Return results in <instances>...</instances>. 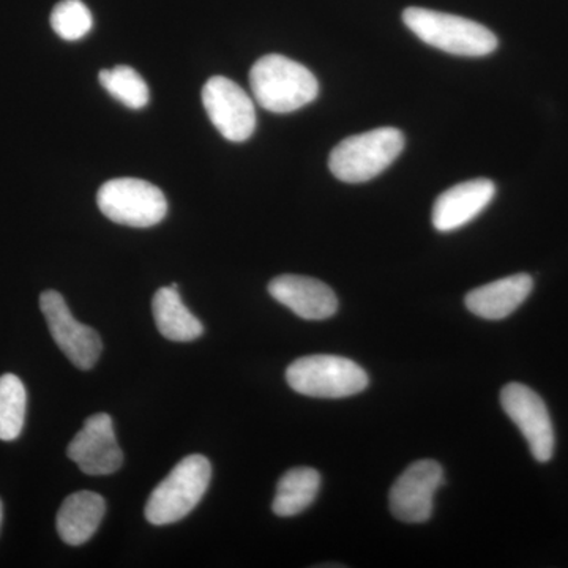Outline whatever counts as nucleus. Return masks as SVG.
Returning a JSON list of instances; mask_svg holds the SVG:
<instances>
[{"instance_id":"1","label":"nucleus","mask_w":568,"mask_h":568,"mask_svg":"<svg viewBox=\"0 0 568 568\" xmlns=\"http://www.w3.org/2000/svg\"><path fill=\"white\" fill-rule=\"evenodd\" d=\"M254 100L264 110L287 114L317 99L320 82L302 63L282 54L261 58L250 70Z\"/></svg>"},{"instance_id":"2","label":"nucleus","mask_w":568,"mask_h":568,"mask_svg":"<svg viewBox=\"0 0 568 568\" xmlns=\"http://www.w3.org/2000/svg\"><path fill=\"white\" fill-rule=\"evenodd\" d=\"M409 31L448 54L481 58L497 50V37L485 26L455 14L410 7L403 13Z\"/></svg>"},{"instance_id":"3","label":"nucleus","mask_w":568,"mask_h":568,"mask_svg":"<svg viewBox=\"0 0 568 568\" xmlns=\"http://www.w3.org/2000/svg\"><path fill=\"white\" fill-rule=\"evenodd\" d=\"M405 136L398 129L369 130L339 142L332 151L328 168L338 181L364 183L377 178L398 159Z\"/></svg>"},{"instance_id":"4","label":"nucleus","mask_w":568,"mask_h":568,"mask_svg":"<svg viewBox=\"0 0 568 568\" xmlns=\"http://www.w3.org/2000/svg\"><path fill=\"white\" fill-rule=\"evenodd\" d=\"M211 478V462L203 455L183 458L170 476L153 489L145 504V518L155 526L181 521L201 503Z\"/></svg>"},{"instance_id":"5","label":"nucleus","mask_w":568,"mask_h":568,"mask_svg":"<svg viewBox=\"0 0 568 568\" xmlns=\"http://www.w3.org/2000/svg\"><path fill=\"white\" fill-rule=\"evenodd\" d=\"M286 381L297 394L313 398H347L368 387V375L361 365L338 355H308L286 369Z\"/></svg>"},{"instance_id":"6","label":"nucleus","mask_w":568,"mask_h":568,"mask_svg":"<svg viewBox=\"0 0 568 568\" xmlns=\"http://www.w3.org/2000/svg\"><path fill=\"white\" fill-rule=\"evenodd\" d=\"M100 211L111 222L132 227H151L163 222L166 197L159 186L142 179H112L97 194Z\"/></svg>"},{"instance_id":"7","label":"nucleus","mask_w":568,"mask_h":568,"mask_svg":"<svg viewBox=\"0 0 568 568\" xmlns=\"http://www.w3.org/2000/svg\"><path fill=\"white\" fill-rule=\"evenodd\" d=\"M40 310L55 345L71 364L82 372L92 369L103 351L100 335L89 325L74 320L65 298L58 291H44L40 295Z\"/></svg>"},{"instance_id":"8","label":"nucleus","mask_w":568,"mask_h":568,"mask_svg":"<svg viewBox=\"0 0 568 568\" xmlns=\"http://www.w3.org/2000/svg\"><path fill=\"white\" fill-rule=\"evenodd\" d=\"M500 405L528 440L532 457L538 463L549 462L555 454V428L540 395L525 384L511 383L500 392Z\"/></svg>"},{"instance_id":"9","label":"nucleus","mask_w":568,"mask_h":568,"mask_svg":"<svg viewBox=\"0 0 568 568\" xmlns=\"http://www.w3.org/2000/svg\"><path fill=\"white\" fill-rule=\"evenodd\" d=\"M203 103L209 119L224 140L244 142L256 129V111L248 93L230 78L213 77L205 82Z\"/></svg>"},{"instance_id":"10","label":"nucleus","mask_w":568,"mask_h":568,"mask_svg":"<svg viewBox=\"0 0 568 568\" xmlns=\"http://www.w3.org/2000/svg\"><path fill=\"white\" fill-rule=\"evenodd\" d=\"M444 484V470L435 459L413 463L390 489V510L396 519L410 525L428 521L433 500Z\"/></svg>"},{"instance_id":"11","label":"nucleus","mask_w":568,"mask_h":568,"mask_svg":"<svg viewBox=\"0 0 568 568\" xmlns=\"http://www.w3.org/2000/svg\"><path fill=\"white\" fill-rule=\"evenodd\" d=\"M67 455L88 476H110L123 465V454L115 439L112 418L93 414L71 439Z\"/></svg>"},{"instance_id":"12","label":"nucleus","mask_w":568,"mask_h":568,"mask_svg":"<svg viewBox=\"0 0 568 568\" xmlns=\"http://www.w3.org/2000/svg\"><path fill=\"white\" fill-rule=\"evenodd\" d=\"M268 294L306 321L328 320L338 310V298L334 290L310 276H276L268 283Z\"/></svg>"},{"instance_id":"13","label":"nucleus","mask_w":568,"mask_h":568,"mask_svg":"<svg viewBox=\"0 0 568 568\" xmlns=\"http://www.w3.org/2000/svg\"><path fill=\"white\" fill-rule=\"evenodd\" d=\"M496 185L489 179H474L452 186L439 194L433 207V226L439 233H450L480 215L495 200Z\"/></svg>"},{"instance_id":"14","label":"nucleus","mask_w":568,"mask_h":568,"mask_svg":"<svg viewBox=\"0 0 568 568\" xmlns=\"http://www.w3.org/2000/svg\"><path fill=\"white\" fill-rule=\"evenodd\" d=\"M534 290L532 276L517 274L477 287L466 295L465 304L470 313L488 321L506 320Z\"/></svg>"},{"instance_id":"15","label":"nucleus","mask_w":568,"mask_h":568,"mask_svg":"<svg viewBox=\"0 0 568 568\" xmlns=\"http://www.w3.org/2000/svg\"><path fill=\"white\" fill-rule=\"evenodd\" d=\"M106 511V503L102 496L92 491H78L63 500L59 508L58 526L59 537L71 547H80L91 540L93 534L100 528V523Z\"/></svg>"},{"instance_id":"16","label":"nucleus","mask_w":568,"mask_h":568,"mask_svg":"<svg viewBox=\"0 0 568 568\" xmlns=\"http://www.w3.org/2000/svg\"><path fill=\"white\" fill-rule=\"evenodd\" d=\"M152 313L160 334L171 342H193L203 335V324L183 305L175 283L156 291Z\"/></svg>"},{"instance_id":"17","label":"nucleus","mask_w":568,"mask_h":568,"mask_svg":"<svg viewBox=\"0 0 568 568\" xmlns=\"http://www.w3.org/2000/svg\"><path fill=\"white\" fill-rule=\"evenodd\" d=\"M321 476L312 467H295L280 478L272 510L276 517L290 518L302 514L315 503Z\"/></svg>"},{"instance_id":"18","label":"nucleus","mask_w":568,"mask_h":568,"mask_svg":"<svg viewBox=\"0 0 568 568\" xmlns=\"http://www.w3.org/2000/svg\"><path fill=\"white\" fill-rule=\"evenodd\" d=\"M99 80L112 99L125 104L130 110H142L151 100L149 85L132 67L118 65L114 69L102 70Z\"/></svg>"},{"instance_id":"19","label":"nucleus","mask_w":568,"mask_h":568,"mask_svg":"<svg viewBox=\"0 0 568 568\" xmlns=\"http://www.w3.org/2000/svg\"><path fill=\"white\" fill-rule=\"evenodd\" d=\"M28 394L20 377L0 376V440H13L24 426Z\"/></svg>"},{"instance_id":"20","label":"nucleus","mask_w":568,"mask_h":568,"mask_svg":"<svg viewBox=\"0 0 568 568\" xmlns=\"http://www.w3.org/2000/svg\"><path fill=\"white\" fill-rule=\"evenodd\" d=\"M51 26L61 39L78 41L92 31L93 18L81 0H62L52 10Z\"/></svg>"},{"instance_id":"21","label":"nucleus","mask_w":568,"mask_h":568,"mask_svg":"<svg viewBox=\"0 0 568 568\" xmlns=\"http://www.w3.org/2000/svg\"><path fill=\"white\" fill-rule=\"evenodd\" d=\"M2 519H3V504H2V499H0V526H2Z\"/></svg>"}]
</instances>
